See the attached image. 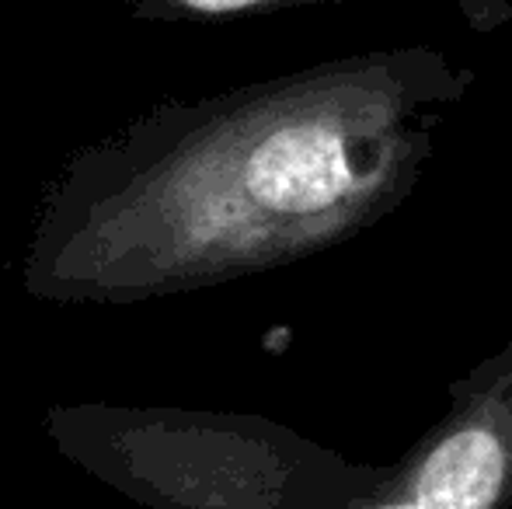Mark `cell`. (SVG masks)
Returning a JSON list of instances; mask_svg holds the SVG:
<instances>
[{"label": "cell", "mask_w": 512, "mask_h": 509, "mask_svg": "<svg viewBox=\"0 0 512 509\" xmlns=\"http://www.w3.org/2000/svg\"><path fill=\"white\" fill-rule=\"evenodd\" d=\"M248 182L258 203L279 213H314L352 185L349 161L328 129H283L255 150Z\"/></svg>", "instance_id": "obj_1"}, {"label": "cell", "mask_w": 512, "mask_h": 509, "mask_svg": "<svg viewBox=\"0 0 512 509\" xmlns=\"http://www.w3.org/2000/svg\"><path fill=\"white\" fill-rule=\"evenodd\" d=\"M506 478V454L495 433L481 426L446 436L415 482L418 509H488Z\"/></svg>", "instance_id": "obj_2"}, {"label": "cell", "mask_w": 512, "mask_h": 509, "mask_svg": "<svg viewBox=\"0 0 512 509\" xmlns=\"http://www.w3.org/2000/svg\"><path fill=\"white\" fill-rule=\"evenodd\" d=\"M189 4L199 11H234V7H248L255 0H189Z\"/></svg>", "instance_id": "obj_3"}, {"label": "cell", "mask_w": 512, "mask_h": 509, "mask_svg": "<svg viewBox=\"0 0 512 509\" xmlns=\"http://www.w3.org/2000/svg\"><path fill=\"white\" fill-rule=\"evenodd\" d=\"M384 509H418L415 503H401V506H384Z\"/></svg>", "instance_id": "obj_4"}]
</instances>
